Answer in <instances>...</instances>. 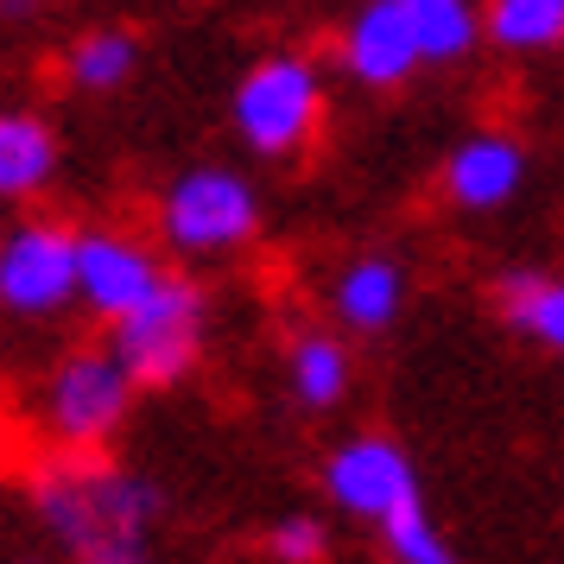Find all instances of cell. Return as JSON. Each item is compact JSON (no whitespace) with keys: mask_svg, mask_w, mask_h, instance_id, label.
<instances>
[{"mask_svg":"<svg viewBox=\"0 0 564 564\" xmlns=\"http://www.w3.org/2000/svg\"><path fill=\"white\" fill-rule=\"evenodd\" d=\"M32 508L70 564H153L159 495L147 476H133L102 451H64L32 469Z\"/></svg>","mask_w":564,"mask_h":564,"instance_id":"1","label":"cell"},{"mask_svg":"<svg viewBox=\"0 0 564 564\" xmlns=\"http://www.w3.org/2000/svg\"><path fill=\"white\" fill-rule=\"evenodd\" d=\"M204 330H209L204 285L165 273L147 305H133L128 317L108 324V349L121 356V368L140 387H178L204 356Z\"/></svg>","mask_w":564,"mask_h":564,"instance_id":"2","label":"cell"},{"mask_svg":"<svg viewBox=\"0 0 564 564\" xmlns=\"http://www.w3.org/2000/svg\"><path fill=\"white\" fill-rule=\"evenodd\" d=\"M133 393H140V381L121 368L115 349H70L45 375L39 419H45L57 451H102L108 437L128 425Z\"/></svg>","mask_w":564,"mask_h":564,"instance_id":"3","label":"cell"},{"mask_svg":"<svg viewBox=\"0 0 564 564\" xmlns=\"http://www.w3.org/2000/svg\"><path fill=\"white\" fill-rule=\"evenodd\" d=\"M235 133L254 147L260 159H292L299 147H311V133L324 121V77L311 57H260L248 77L235 83Z\"/></svg>","mask_w":564,"mask_h":564,"instance_id":"4","label":"cell"},{"mask_svg":"<svg viewBox=\"0 0 564 564\" xmlns=\"http://www.w3.org/2000/svg\"><path fill=\"white\" fill-rule=\"evenodd\" d=\"M254 229H260V197L229 165H191L159 197V235L178 254H229L241 241H254Z\"/></svg>","mask_w":564,"mask_h":564,"instance_id":"5","label":"cell"},{"mask_svg":"<svg viewBox=\"0 0 564 564\" xmlns=\"http://www.w3.org/2000/svg\"><path fill=\"white\" fill-rule=\"evenodd\" d=\"M77 305V229L52 216H26L0 235V311L57 317Z\"/></svg>","mask_w":564,"mask_h":564,"instance_id":"6","label":"cell"},{"mask_svg":"<svg viewBox=\"0 0 564 564\" xmlns=\"http://www.w3.org/2000/svg\"><path fill=\"white\" fill-rule=\"evenodd\" d=\"M159 280H165V267L147 241H133L121 229H77V305L96 311L102 324L147 305Z\"/></svg>","mask_w":564,"mask_h":564,"instance_id":"7","label":"cell"},{"mask_svg":"<svg viewBox=\"0 0 564 564\" xmlns=\"http://www.w3.org/2000/svg\"><path fill=\"white\" fill-rule=\"evenodd\" d=\"M324 488H330V501L343 513L375 520V527H381L393 508L419 501L412 457L393 444V437H349V444H336L330 463H324Z\"/></svg>","mask_w":564,"mask_h":564,"instance_id":"8","label":"cell"},{"mask_svg":"<svg viewBox=\"0 0 564 564\" xmlns=\"http://www.w3.org/2000/svg\"><path fill=\"white\" fill-rule=\"evenodd\" d=\"M425 57H419V39H412V20L400 0H361L356 20L343 26V70L368 89H393L406 83Z\"/></svg>","mask_w":564,"mask_h":564,"instance_id":"9","label":"cell"},{"mask_svg":"<svg viewBox=\"0 0 564 564\" xmlns=\"http://www.w3.org/2000/svg\"><path fill=\"white\" fill-rule=\"evenodd\" d=\"M520 178H527V153L508 133H476L444 159V191L463 209H501L520 191Z\"/></svg>","mask_w":564,"mask_h":564,"instance_id":"10","label":"cell"},{"mask_svg":"<svg viewBox=\"0 0 564 564\" xmlns=\"http://www.w3.org/2000/svg\"><path fill=\"white\" fill-rule=\"evenodd\" d=\"M57 178V133L32 108H0V204H26Z\"/></svg>","mask_w":564,"mask_h":564,"instance_id":"11","label":"cell"},{"mask_svg":"<svg viewBox=\"0 0 564 564\" xmlns=\"http://www.w3.org/2000/svg\"><path fill=\"white\" fill-rule=\"evenodd\" d=\"M400 305H406V273L393 267V260L381 254H361L349 260L343 273H336L330 285V311L349 324V330H387L393 317H400Z\"/></svg>","mask_w":564,"mask_h":564,"instance_id":"12","label":"cell"},{"mask_svg":"<svg viewBox=\"0 0 564 564\" xmlns=\"http://www.w3.org/2000/svg\"><path fill=\"white\" fill-rule=\"evenodd\" d=\"M285 381L299 393V406L311 412H330L343 393H349V349L324 330H305L292 343V356H285Z\"/></svg>","mask_w":564,"mask_h":564,"instance_id":"13","label":"cell"},{"mask_svg":"<svg viewBox=\"0 0 564 564\" xmlns=\"http://www.w3.org/2000/svg\"><path fill=\"white\" fill-rule=\"evenodd\" d=\"M412 20V39H419V57L425 64H457L469 57V45L482 39V13L476 0H400Z\"/></svg>","mask_w":564,"mask_h":564,"instance_id":"14","label":"cell"},{"mask_svg":"<svg viewBox=\"0 0 564 564\" xmlns=\"http://www.w3.org/2000/svg\"><path fill=\"white\" fill-rule=\"evenodd\" d=\"M133 64H140V39L121 32V26H96L70 45L64 77L77 83L83 96H108V89H121V83L133 77Z\"/></svg>","mask_w":564,"mask_h":564,"instance_id":"15","label":"cell"},{"mask_svg":"<svg viewBox=\"0 0 564 564\" xmlns=\"http://www.w3.org/2000/svg\"><path fill=\"white\" fill-rule=\"evenodd\" d=\"M501 317L520 336L545 343V349H564V280H552V273H508L501 280Z\"/></svg>","mask_w":564,"mask_h":564,"instance_id":"16","label":"cell"},{"mask_svg":"<svg viewBox=\"0 0 564 564\" xmlns=\"http://www.w3.org/2000/svg\"><path fill=\"white\" fill-rule=\"evenodd\" d=\"M482 32L501 52H545V45H564V0H495Z\"/></svg>","mask_w":564,"mask_h":564,"instance_id":"17","label":"cell"},{"mask_svg":"<svg viewBox=\"0 0 564 564\" xmlns=\"http://www.w3.org/2000/svg\"><path fill=\"white\" fill-rule=\"evenodd\" d=\"M381 545L393 564H457V552H451V539L432 527V513H425V501H406V508H393L381 520Z\"/></svg>","mask_w":564,"mask_h":564,"instance_id":"18","label":"cell"},{"mask_svg":"<svg viewBox=\"0 0 564 564\" xmlns=\"http://www.w3.org/2000/svg\"><path fill=\"white\" fill-rule=\"evenodd\" d=\"M267 552H273V564H324L330 558V533H324L317 513H285L267 533Z\"/></svg>","mask_w":564,"mask_h":564,"instance_id":"19","label":"cell"},{"mask_svg":"<svg viewBox=\"0 0 564 564\" xmlns=\"http://www.w3.org/2000/svg\"><path fill=\"white\" fill-rule=\"evenodd\" d=\"M39 7H45V0H0V20H13V26H20V20H32Z\"/></svg>","mask_w":564,"mask_h":564,"instance_id":"20","label":"cell"}]
</instances>
